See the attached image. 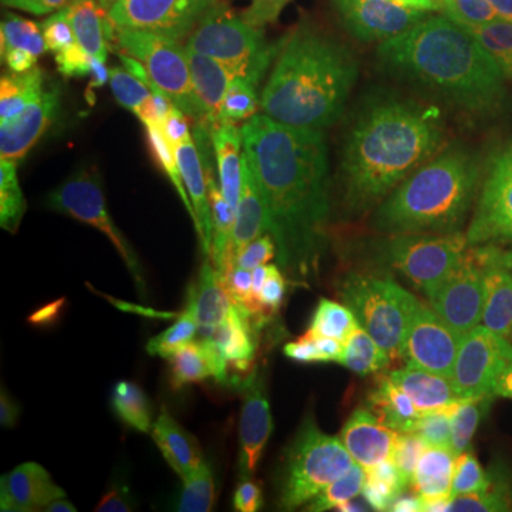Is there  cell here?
Masks as SVG:
<instances>
[{
  "label": "cell",
  "mask_w": 512,
  "mask_h": 512,
  "mask_svg": "<svg viewBox=\"0 0 512 512\" xmlns=\"http://www.w3.org/2000/svg\"><path fill=\"white\" fill-rule=\"evenodd\" d=\"M228 80L245 106L285 126L305 163L353 217L393 239L373 94L359 80L299 60L251 55H231Z\"/></svg>",
  "instance_id": "cell-1"
},
{
  "label": "cell",
  "mask_w": 512,
  "mask_h": 512,
  "mask_svg": "<svg viewBox=\"0 0 512 512\" xmlns=\"http://www.w3.org/2000/svg\"><path fill=\"white\" fill-rule=\"evenodd\" d=\"M373 97L441 126L464 154L512 168V55L436 3L387 57Z\"/></svg>",
  "instance_id": "cell-2"
},
{
  "label": "cell",
  "mask_w": 512,
  "mask_h": 512,
  "mask_svg": "<svg viewBox=\"0 0 512 512\" xmlns=\"http://www.w3.org/2000/svg\"><path fill=\"white\" fill-rule=\"evenodd\" d=\"M439 0H234L217 32L231 55L299 60L365 80Z\"/></svg>",
  "instance_id": "cell-3"
},
{
  "label": "cell",
  "mask_w": 512,
  "mask_h": 512,
  "mask_svg": "<svg viewBox=\"0 0 512 512\" xmlns=\"http://www.w3.org/2000/svg\"><path fill=\"white\" fill-rule=\"evenodd\" d=\"M97 416L202 461L231 493L239 512H274L214 419L197 348L168 333L120 367L94 393Z\"/></svg>",
  "instance_id": "cell-4"
},
{
  "label": "cell",
  "mask_w": 512,
  "mask_h": 512,
  "mask_svg": "<svg viewBox=\"0 0 512 512\" xmlns=\"http://www.w3.org/2000/svg\"><path fill=\"white\" fill-rule=\"evenodd\" d=\"M120 217V185L97 174L80 197L32 234L0 245L3 316L35 325L63 299L109 242Z\"/></svg>",
  "instance_id": "cell-5"
},
{
  "label": "cell",
  "mask_w": 512,
  "mask_h": 512,
  "mask_svg": "<svg viewBox=\"0 0 512 512\" xmlns=\"http://www.w3.org/2000/svg\"><path fill=\"white\" fill-rule=\"evenodd\" d=\"M379 143H382L387 200L393 214V239L413 248L439 242L444 197L467 157L456 140L430 117L373 97Z\"/></svg>",
  "instance_id": "cell-6"
},
{
  "label": "cell",
  "mask_w": 512,
  "mask_h": 512,
  "mask_svg": "<svg viewBox=\"0 0 512 512\" xmlns=\"http://www.w3.org/2000/svg\"><path fill=\"white\" fill-rule=\"evenodd\" d=\"M350 311L359 330L370 376L376 382L387 424H390V458L402 481L404 504L421 512L424 498V436H421L419 393L404 333L402 311L390 291L387 274L350 293Z\"/></svg>",
  "instance_id": "cell-7"
},
{
  "label": "cell",
  "mask_w": 512,
  "mask_h": 512,
  "mask_svg": "<svg viewBox=\"0 0 512 512\" xmlns=\"http://www.w3.org/2000/svg\"><path fill=\"white\" fill-rule=\"evenodd\" d=\"M131 20L154 89L183 114L211 120L214 97L231 72L217 23L194 0H143Z\"/></svg>",
  "instance_id": "cell-8"
},
{
  "label": "cell",
  "mask_w": 512,
  "mask_h": 512,
  "mask_svg": "<svg viewBox=\"0 0 512 512\" xmlns=\"http://www.w3.org/2000/svg\"><path fill=\"white\" fill-rule=\"evenodd\" d=\"M419 265L436 336L441 382L473 424L484 362V262L464 245L436 242L419 251Z\"/></svg>",
  "instance_id": "cell-9"
},
{
  "label": "cell",
  "mask_w": 512,
  "mask_h": 512,
  "mask_svg": "<svg viewBox=\"0 0 512 512\" xmlns=\"http://www.w3.org/2000/svg\"><path fill=\"white\" fill-rule=\"evenodd\" d=\"M89 185V154L80 137L23 146L0 165V245L32 234Z\"/></svg>",
  "instance_id": "cell-10"
},
{
  "label": "cell",
  "mask_w": 512,
  "mask_h": 512,
  "mask_svg": "<svg viewBox=\"0 0 512 512\" xmlns=\"http://www.w3.org/2000/svg\"><path fill=\"white\" fill-rule=\"evenodd\" d=\"M507 478H512V356L493 313L484 308V362L467 456L470 510Z\"/></svg>",
  "instance_id": "cell-11"
},
{
  "label": "cell",
  "mask_w": 512,
  "mask_h": 512,
  "mask_svg": "<svg viewBox=\"0 0 512 512\" xmlns=\"http://www.w3.org/2000/svg\"><path fill=\"white\" fill-rule=\"evenodd\" d=\"M29 322L3 316L0 325V450L29 467L52 421V402L37 370Z\"/></svg>",
  "instance_id": "cell-12"
},
{
  "label": "cell",
  "mask_w": 512,
  "mask_h": 512,
  "mask_svg": "<svg viewBox=\"0 0 512 512\" xmlns=\"http://www.w3.org/2000/svg\"><path fill=\"white\" fill-rule=\"evenodd\" d=\"M293 271H296V282L305 299V311L313 319L316 330L325 336L333 353L339 356L342 367L348 370L350 382L356 384L362 402L367 404L370 416L376 421L379 433H382L384 444L390 450V424H387V413H384L379 390L373 384L370 367H367L365 350L359 342V330L353 322V311H350L348 293L339 288V282L330 274L328 262L322 251H291Z\"/></svg>",
  "instance_id": "cell-13"
},
{
  "label": "cell",
  "mask_w": 512,
  "mask_h": 512,
  "mask_svg": "<svg viewBox=\"0 0 512 512\" xmlns=\"http://www.w3.org/2000/svg\"><path fill=\"white\" fill-rule=\"evenodd\" d=\"M3 109L20 97H49L83 111L94 100L83 52L74 46L15 26L3 43Z\"/></svg>",
  "instance_id": "cell-14"
},
{
  "label": "cell",
  "mask_w": 512,
  "mask_h": 512,
  "mask_svg": "<svg viewBox=\"0 0 512 512\" xmlns=\"http://www.w3.org/2000/svg\"><path fill=\"white\" fill-rule=\"evenodd\" d=\"M512 225V168L487 154H467L441 205L439 242L473 248Z\"/></svg>",
  "instance_id": "cell-15"
},
{
  "label": "cell",
  "mask_w": 512,
  "mask_h": 512,
  "mask_svg": "<svg viewBox=\"0 0 512 512\" xmlns=\"http://www.w3.org/2000/svg\"><path fill=\"white\" fill-rule=\"evenodd\" d=\"M220 174L231 200L254 220L271 225L276 211L302 188L299 174L279 163L254 137L222 134Z\"/></svg>",
  "instance_id": "cell-16"
},
{
  "label": "cell",
  "mask_w": 512,
  "mask_h": 512,
  "mask_svg": "<svg viewBox=\"0 0 512 512\" xmlns=\"http://www.w3.org/2000/svg\"><path fill=\"white\" fill-rule=\"evenodd\" d=\"M83 63L89 72L94 100L109 106H120L128 97L151 86L148 60L137 40V29L131 15L114 20L109 29L94 35L83 49Z\"/></svg>",
  "instance_id": "cell-17"
},
{
  "label": "cell",
  "mask_w": 512,
  "mask_h": 512,
  "mask_svg": "<svg viewBox=\"0 0 512 512\" xmlns=\"http://www.w3.org/2000/svg\"><path fill=\"white\" fill-rule=\"evenodd\" d=\"M345 214V202L319 174H313L302 180V188L276 211L268 228L288 245V251H325Z\"/></svg>",
  "instance_id": "cell-18"
},
{
  "label": "cell",
  "mask_w": 512,
  "mask_h": 512,
  "mask_svg": "<svg viewBox=\"0 0 512 512\" xmlns=\"http://www.w3.org/2000/svg\"><path fill=\"white\" fill-rule=\"evenodd\" d=\"M111 126L117 131V143L134 154L180 151L183 143V111L174 109L154 83L126 103L111 106Z\"/></svg>",
  "instance_id": "cell-19"
},
{
  "label": "cell",
  "mask_w": 512,
  "mask_h": 512,
  "mask_svg": "<svg viewBox=\"0 0 512 512\" xmlns=\"http://www.w3.org/2000/svg\"><path fill=\"white\" fill-rule=\"evenodd\" d=\"M370 231H373L370 225H365L348 211L342 225L336 228V234L330 237L328 248L322 251L330 274L348 296L356 288H362L367 282L387 274V271H382V262H379L376 242H373Z\"/></svg>",
  "instance_id": "cell-20"
},
{
  "label": "cell",
  "mask_w": 512,
  "mask_h": 512,
  "mask_svg": "<svg viewBox=\"0 0 512 512\" xmlns=\"http://www.w3.org/2000/svg\"><path fill=\"white\" fill-rule=\"evenodd\" d=\"M23 146H49L72 134L74 111L49 97H20L3 109Z\"/></svg>",
  "instance_id": "cell-21"
},
{
  "label": "cell",
  "mask_w": 512,
  "mask_h": 512,
  "mask_svg": "<svg viewBox=\"0 0 512 512\" xmlns=\"http://www.w3.org/2000/svg\"><path fill=\"white\" fill-rule=\"evenodd\" d=\"M481 262L487 282V308L512 356V228L493 239Z\"/></svg>",
  "instance_id": "cell-22"
},
{
  "label": "cell",
  "mask_w": 512,
  "mask_h": 512,
  "mask_svg": "<svg viewBox=\"0 0 512 512\" xmlns=\"http://www.w3.org/2000/svg\"><path fill=\"white\" fill-rule=\"evenodd\" d=\"M183 174L197 177L208 171L214 160L220 157V137H214L211 120H202L194 114H183Z\"/></svg>",
  "instance_id": "cell-23"
},
{
  "label": "cell",
  "mask_w": 512,
  "mask_h": 512,
  "mask_svg": "<svg viewBox=\"0 0 512 512\" xmlns=\"http://www.w3.org/2000/svg\"><path fill=\"white\" fill-rule=\"evenodd\" d=\"M143 0H72L63 26L66 29H92L111 20H120L131 15Z\"/></svg>",
  "instance_id": "cell-24"
},
{
  "label": "cell",
  "mask_w": 512,
  "mask_h": 512,
  "mask_svg": "<svg viewBox=\"0 0 512 512\" xmlns=\"http://www.w3.org/2000/svg\"><path fill=\"white\" fill-rule=\"evenodd\" d=\"M3 3H6V9H12L18 15L49 20V23H60V26L72 6V0H3Z\"/></svg>",
  "instance_id": "cell-25"
},
{
  "label": "cell",
  "mask_w": 512,
  "mask_h": 512,
  "mask_svg": "<svg viewBox=\"0 0 512 512\" xmlns=\"http://www.w3.org/2000/svg\"><path fill=\"white\" fill-rule=\"evenodd\" d=\"M481 32L501 52H510L512 55V0H501V12Z\"/></svg>",
  "instance_id": "cell-26"
},
{
  "label": "cell",
  "mask_w": 512,
  "mask_h": 512,
  "mask_svg": "<svg viewBox=\"0 0 512 512\" xmlns=\"http://www.w3.org/2000/svg\"><path fill=\"white\" fill-rule=\"evenodd\" d=\"M473 512H512V478L498 484L493 493L484 495Z\"/></svg>",
  "instance_id": "cell-27"
},
{
  "label": "cell",
  "mask_w": 512,
  "mask_h": 512,
  "mask_svg": "<svg viewBox=\"0 0 512 512\" xmlns=\"http://www.w3.org/2000/svg\"><path fill=\"white\" fill-rule=\"evenodd\" d=\"M197 6H200V12L205 15L208 20H214L217 23V18H220L222 12L234 3V0H194Z\"/></svg>",
  "instance_id": "cell-28"
}]
</instances>
